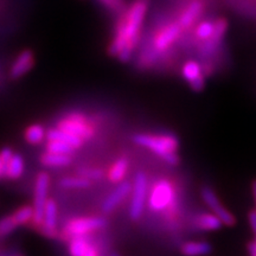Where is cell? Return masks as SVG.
<instances>
[{
	"instance_id": "1",
	"label": "cell",
	"mask_w": 256,
	"mask_h": 256,
	"mask_svg": "<svg viewBox=\"0 0 256 256\" xmlns=\"http://www.w3.org/2000/svg\"><path fill=\"white\" fill-rule=\"evenodd\" d=\"M148 5L150 0H133L130 8H126L121 14V18L118 22L116 28L122 31L124 40H126V46L116 56L120 62H130L133 51L140 40L142 23L148 10Z\"/></svg>"
},
{
	"instance_id": "2",
	"label": "cell",
	"mask_w": 256,
	"mask_h": 256,
	"mask_svg": "<svg viewBox=\"0 0 256 256\" xmlns=\"http://www.w3.org/2000/svg\"><path fill=\"white\" fill-rule=\"evenodd\" d=\"M133 142L151 150L162 159L172 153H177L179 148V140L174 134H136L133 136Z\"/></svg>"
},
{
	"instance_id": "3",
	"label": "cell",
	"mask_w": 256,
	"mask_h": 256,
	"mask_svg": "<svg viewBox=\"0 0 256 256\" xmlns=\"http://www.w3.org/2000/svg\"><path fill=\"white\" fill-rule=\"evenodd\" d=\"M176 198L174 185L168 179H160L153 185L148 196V206L154 212L168 209L171 206Z\"/></svg>"
},
{
	"instance_id": "4",
	"label": "cell",
	"mask_w": 256,
	"mask_h": 256,
	"mask_svg": "<svg viewBox=\"0 0 256 256\" xmlns=\"http://www.w3.org/2000/svg\"><path fill=\"white\" fill-rule=\"evenodd\" d=\"M132 200L130 204V217L133 220H138L144 212V206L147 200V178L142 171H139L134 177L132 185Z\"/></svg>"
},
{
	"instance_id": "5",
	"label": "cell",
	"mask_w": 256,
	"mask_h": 256,
	"mask_svg": "<svg viewBox=\"0 0 256 256\" xmlns=\"http://www.w3.org/2000/svg\"><path fill=\"white\" fill-rule=\"evenodd\" d=\"M50 177L46 172H40L38 174L36 185H34V226H40L43 220L44 206L48 200V192H49Z\"/></svg>"
},
{
	"instance_id": "6",
	"label": "cell",
	"mask_w": 256,
	"mask_h": 256,
	"mask_svg": "<svg viewBox=\"0 0 256 256\" xmlns=\"http://www.w3.org/2000/svg\"><path fill=\"white\" fill-rule=\"evenodd\" d=\"M200 196L206 206L211 210V212L215 214L218 218L222 220L223 226H235L236 218L226 206L220 203L218 197L216 196L215 191L210 186H203L200 190Z\"/></svg>"
},
{
	"instance_id": "7",
	"label": "cell",
	"mask_w": 256,
	"mask_h": 256,
	"mask_svg": "<svg viewBox=\"0 0 256 256\" xmlns=\"http://www.w3.org/2000/svg\"><path fill=\"white\" fill-rule=\"evenodd\" d=\"M58 128L66 130V132L74 134V136L81 138L82 140H88L94 136L92 127L87 122L86 118L80 114L72 115V116L60 120L58 122Z\"/></svg>"
},
{
	"instance_id": "8",
	"label": "cell",
	"mask_w": 256,
	"mask_h": 256,
	"mask_svg": "<svg viewBox=\"0 0 256 256\" xmlns=\"http://www.w3.org/2000/svg\"><path fill=\"white\" fill-rule=\"evenodd\" d=\"M107 224V220L102 217H86V218L74 220L68 223L66 232L69 236H84L94 230L101 229Z\"/></svg>"
},
{
	"instance_id": "9",
	"label": "cell",
	"mask_w": 256,
	"mask_h": 256,
	"mask_svg": "<svg viewBox=\"0 0 256 256\" xmlns=\"http://www.w3.org/2000/svg\"><path fill=\"white\" fill-rule=\"evenodd\" d=\"M226 30H228V20L226 18L216 19L212 34L206 40H204L200 46V54L202 57H210L216 52L220 43H222L224 36H226Z\"/></svg>"
},
{
	"instance_id": "10",
	"label": "cell",
	"mask_w": 256,
	"mask_h": 256,
	"mask_svg": "<svg viewBox=\"0 0 256 256\" xmlns=\"http://www.w3.org/2000/svg\"><path fill=\"white\" fill-rule=\"evenodd\" d=\"M182 31H183V28H180V25L177 22L165 24L164 26L156 32L154 40H153V48H154V50L158 51V52H162V51L168 50L178 40Z\"/></svg>"
},
{
	"instance_id": "11",
	"label": "cell",
	"mask_w": 256,
	"mask_h": 256,
	"mask_svg": "<svg viewBox=\"0 0 256 256\" xmlns=\"http://www.w3.org/2000/svg\"><path fill=\"white\" fill-rule=\"evenodd\" d=\"M182 75L194 92H202L206 87V78H204L206 75H204L200 63L194 62V60L185 62L184 66H182Z\"/></svg>"
},
{
	"instance_id": "12",
	"label": "cell",
	"mask_w": 256,
	"mask_h": 256,
	"mask_svg": "<svg viewBox=\"0 0 256 256\" xmlns=\"http://www.w3.org/2000/svg\"><path fill=\"white\" fill-rule=\"evenodd\" d=\"M204 10H206V4L203 0H191L179 14L177 23L183 30H186L196 23L198 18L203 14Z\"/></svg>"
},
{
	"instance_id": "13",
	"label": "cell",
	"mask_w": 256,
	"mask_h": 256,
	"mask_svg": "<svg viewBox=\"0 0 256 256\" xmlns=\"http://www.w3.org/2000/svg\"><path fill=\"white\" fill-rule=\"evenodd\" d=\"M57 204L54 200H48L44 206L43 220L40 223V232L48 238H55L57 235Z\"/></svg>"
},
{
	"instance_id": "14",
	"label": "cell",
	"mask_w": 256,
	"mask_h": 256,
	"mask_svg": "<svg viewBox=\"0 0 256 256\" xmlns=\"http://www.w3.org/2000/svg\"><path fill=\"white\" fill-rule=\"evenodd\" d=\"M130 191H132V184L130 182H120L119 186L104 200L102 204V211L104 214H110L130 194Z\"/></svg>"
},
{
	"instance_id": "15",
	"label": "cell",
	"mask_w": 256,
	"mask_h": 256,
	"mask_svg": "<svg viewBox=\"0 0 256 256\" xmlns=\"http://www.w3.org/2000/svg\"><path fill=\"white\" fill-rule=\"evenodd\" d=\"M34 64V56L31 50H24L19 54L17 60L12 64V68L10 70V76L12 80H18L25 74L30 72Z\"/></svg>"
},
{
	"instance_id": "16",
	"label": "cell",
	"mask_w": 256,
	"mask_h": 256,
	"mask_svg": "<svg viewBox=\"0 0 256 256\" xmlns=\"http://www.w3.org/2000/svg\"><path fill=\"white\" fill-rule=\"evenodd\" d=\"M212 252V246L206 241L185 242L180 247V252L184 256H206Z\"/></svg>"
},
{
	"instance_id": "17",
	"label": "cell",
	"mask_w": 256,
	"mask_h": 256,
	"mask_svg": "<svg viewBox=\"0 0 256 256\" xmlns=\"http://www.w3.org/2000/svg\"><path fill=\"white\" fill-rule=\"evenodd\" d=\"M48 140H60V142H64L69 145H72L74 148H80L82 146L83 140L81 138L74 136L66 132V130H60V128H52V130H48L46 136Z\"/></svg>"
},
{
	"instance_id": "18",
	"label": "cell",
	"mask_w": 256,
	"mask_h": 256,
	"mask_svg": "<svg viewBox=\"0 0 256 256\" xmlns=\"http://www.w3.org/2000/svg\"><path fill=\"white\" fill-rule=\"evenodd\" d=\"M197 226L204 232H215L222 228L223 223L215 214H200L196 218Z\"/></svg>"
},
{
	"instance_id": "19",
	"label": "cell",
	"mask_w": 256,
	"mask_h": 256,
	"mask_svg": "<svg viewBox=\"0 0 256 256\" xmlns=\"http://www.w3.org/2000/svg\"><path fill=\"white\" fill-rule=\"evenodd\" d=\"M128 165H130V162L124 156H121L112 165L110 172H108V179L112 183H120L124 180V176L127 174Z\"/></svg>"
},
{
	"instance_id": "20",
	"label": "cell",
	"mask_w": 256,
	"mask_h": 256,
	"mask_svg": "<svg viewBox=\"0 0 256 256\" xmlns=\"http://www.w3.org/2000/svg\"><path fill=\"white\" fill-rule=\"evenodd\" d=\"M42 164L44 166H51V168H60V166H66L72 162L69 154H60V153L46 152V154L42 156Z\"/></svg>"
},
{
	"instance_id": "21",
	"label": "cell",
	"mask_w": 256,
	"mask_h": 256,
	"mask_svg": "<svg viewBox=\"0 0 256 256\" xmlns=\"http://www.w3.org/2000/svg\"><path fill=\"white\" fill-rule=\"evenodd\" d=\"M24 172V159L19 154L12 156L8 162V172H6V178L18 179Z\"/></svg>"
},
{
	"instance_id": "22",
	"label": "cell",
	"mask_w": 256,
	"mask_h": 256,
	"mask_svg": "<svg viewBox=\"0 0 256 256\" xmlns=\"http://www.w3.org/2000/svg\"><path fill=\"white\" fill-rule=\"evenodd\" d=\"M92 244L83 236H75L70 241L69 252L72 256H84Z\"/></svg>"
},
{
	"instance_id": "23",
	"label": "cell",
	"mask_w": 256,
	"mask_h": 256,
	"mask_svg": "<svg viewBox=\"0 0 256 256\" xmlns=\"http://www.w3.org/2000/svg\"><path fill=\"white\" fill-rule=\"evenodd\" d=\"M60 186L66 188H89L92 184L90 179L82 177H66L63 178L62 180L60 182Z\"/></svg>"
},
{
	"instance_id": "24",
	"label": "cell",
	"mask_w": 256,
	"mask_h": 256,
	"mask_svg": "<svg viewBox=\"0 0 256 256\" xmlns=\"http://www.w3.org/2000/svg\"><path fill=\"white\" fill-rule=\"evenodd\" d=\"M46 136V130L40 124H32L25 130V139L30 144H40Z\"/></svg>"
},
{
	"instance_id": "25",
	"label": "cell",
	"mask_w": 256,
	"mask_h": 256,
	"mask_svg": "<svg viewBox=\"0 0 256 256\" xmlns=\"http://www.w3.org/2000/svg\"><path fill=\"white\" fill-rule=\"evenodd\" d=\"M48 152L52 153H60V154H72L74 152V147L69 144L60 142V140H49L46 145Z\"/></svg>"
},
{
	"instance_id": "26",
	"label": "cell",
	"mask_w": 256,
	"mask_h": 256,
	"mask_svg": "<svg viewBox=\"0 0 256 256\" xmlns=\"http://www.w3.org/2000/svg\"><path fill=\"white\" fill-rule=\"evenodd\" d=\"M214 28H215V22L212 20H204L200 23V25L196 28L194 34L200 40H206L208 38H210L211 34L214 32Z\"/></svg>"
},
{
	"instance_id": "27",
	"label": "cell",
	"mask_w": 256,
	"mask_h": 256,
	"mask_svg": "<svg viewBox=\"0 0 256 256\" xmlns=\"http://www.w3.org/2000/svg\"><path fill=\"white\" fill-rule=\"evenodd\" d=\"M12 217H14V222L17 223L18 226L26 224L28 222L32 220V217H34V208L25 206L16 211L14 215H12Z\"/></svg>"
},
{
	"instance_id": "28",
	"label": "cell",
	"mask_w": 256,
	"mask_h": 256,
	"mask_svg": "<svg viewBox=\"0 0 256 256\" xmlns=\"http://www.w3.org/2000/svg\"><path fill=\"white\" fill-rule=\"evenodd\" d=\"M18 224L14 222V217L12 216H6L4 218L0 220V238H5L14 232L16 228H17Z\"/></svg>"
},
{
	"instance_id": "29",
	"label": "cell",
	"mask_w": 256,
	"mask_h": 256,
	"mask_svg": "<svg viewBox=\"0 0 256 256\" xmlns=\"http://www.w3.org/2000/svg\"><path fill=\"white\" fill-rule=\"evenodd\" d=\"M101 5H104L106 8L110 10L115 14H122L126 10V2L124 0H98Z\"/></svg>"
},
{
	"instance_id": "30",
	"label": "cell",
	"mask_w": 256,
	"mask_h": 256,
	"mask_svg": "<svg viewBox=\"0 0 256 256\" xmlns=\"http://www.w3.org/2000/svg\"><path fill=\"white\" fill-rule=\"evenodd\" d=\"M12 156H14V151H12L10 147H4V148L0 151V158H2V177H6L8 162L10 160H11Z\"/></svg>"
},
{
	"instance_id": "31",
	"label": "cell",
	"mask_w": 256,
	"mask_h": 256,
	"mask_svg": "<svg viewBox=\"0 0 256 256\" xmlns=\"http://www.w3.org/2000/svg\"><path fill=\"white\" fill-rule=\"evenodd\" d=\"M80 176H82V177H86L88 179H101L104 177V171L100 168H81L78 171Z\"/></svg>"
},
{
	"instance_id": "32",
	"label": "cell",
	"mask_w": 256,
	"mask_h": 256,
	"mask_svg": "<svg viewBox=\"0 0 256 256\" xmlns=\"http://www.w3.org/2000/svg\"><path fill=\"white\" fill-rule=\"evenodd\" d=\"M248 220H249V224H250V228L252 230V232L256 234V209L249 211Z\"/></svg>"
},
{
	"instance_id": "33",
	"label": "cell",
	"mask_w": 256,
	"mask_h": 256,
	"mask_svg": "<svg viewBox=\"0 0 256 256\" xmlns=\"http://www.w3.org/2000/svg\"><path fill=\"white\" fill-rule=\"evenodd\" d=\"M248 252L250 256H256V234H255V240L248 244Z\"/></svg>"
},
{
	"instance_id": "34",
	"label": "cell",
	"mask_w": 256,
	"mask_h": 256,
	"mask_svg": "<svg viewBox=\"0 0 256 256\" xmlns=\"http://www.w3.org/2000/svg\"><path fill=\"white\" fill-rule=\"evenodd\" d=\"M84 256H98V250H96V248L94 247V246H92V247L88 249V252H86Z\"/></svg>"
},
{
	"instance_id": "35",
	"label": "cell",
	"mask_w": 256,
	"mask_h": 256,
	"mask_svg": "<svg viewBox=\"0 0 256 256\" xmlns=\"http://www.w3.org/2000/svg\"><path fill=\"white\" fill-rule=\"evenodd\" d=\"M252 197H254V202H255V206H256V179L252 182Z\"/></svg>"
},
{
	"instance_id": "36",
	"label": "cell",
	"mask_w": 256,
	"mask_h": 256,
	"mask_svg": "<svg viewBox=\"0 0 256 256\" xmlns=\"http://www.w3.org/2000/svg\"><path fill=\"white\" fill-rule=\"evenodd\" d=\"M0 177H2V158H0Z\"/></svg>"
},
{
	"instance_id": "37",
	"label": "cell",
	"mask_w": 256,
	"mask_h": 256,
	"mask_svg": "<svg viewBox=\"0 0 256 256\" xmlns=\"http://www.w3.org/2000/svg\"><path fill=\"white\" fill-rule=\"evenodd\" d=\"M112 256H119V255H118V254H116V252H114V254H113V255H112Z\"/></svg>"
}]
</instances>
